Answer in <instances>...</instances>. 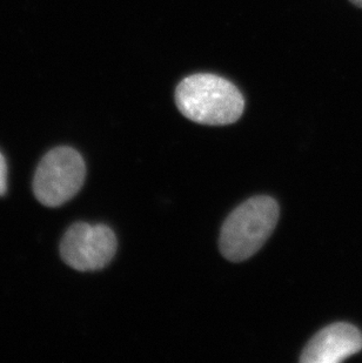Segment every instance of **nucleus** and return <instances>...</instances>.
Here are the masks:
<instances>
[{
	"mask_svg": "<svg viewBox=\"0 0 362 363\" xmlns=\"http://www.w3.org/2000/svg\"><path fill=\"white\" fill-rule=\"evenodd\" d=\"M279 220V205L270 196L251 198L236 207L222 225L219 246L227 260H247L265 245Z\"/></svg>",
	"mask_w": 362,
	"mask_h": 363,
	"instance_id": "nucleus-2",
	"label": "nucleus"
},
{
	"mask_svg": "<svg viewBox=\"0 0 362 363\" xmlns=\"http://www.w3.org/2000/svg\"><path fill=\"white\" fill-rule=\"evenodd\" d=\"M353 5H356V6L360 7L362 9V0H349Z\"/></svg>",
	"mask_w": 362,
	"mask_h": 363,
	"instance_id": "nucleus-7",
	"label": "nucleus"
},
{
	"mask_svg": "<svg viewBox=\"0 0 362 363\" xmlns=\"http://www.w3.org/2000/svg\"><path fill=\"white\" fill-rule=\"evenodd\" d=\"M116 252V234L106 225L75 223L60 242L62 260L79 272L103 269L111 262Z\"/></svg>",
	"mask_w": 362,
	"mask_h": 363,
	"instance_id": "nucleus-4",
	"label": "nucleus"
},
{
	"mask_svg": "<svg viewBox=\"0 0 362 363\" xmlns=\"http://www.w3.org/2000/svg\"><path fill=\"white\" fill-rule=\"evenodd\" d=\"M181 114L202 125L222 126L239 121L245 100L232 82L209 73L185 78L175 89Z\"/></svg>",
	"mask_w": 362,
	"mask_h": 363,
	"instance_id": "nucleus-1",
	"label": "nucleus"
},
{
	"mask_svg": "<svg viewBox=\"0 0 362 363\" xmlns=\"http://www.w3.org/2000/svg\"><path fill=\"white\" fill-rule=\"evenodd\" d=\"M7 191V164L5 157L0 152V196H5Z\"/></svg>",
	"mask_w": 362,
	"mask_h": 363,
	"instance_id": "nucleus-6",
	"label": "nucleus"
},
{
	"mask_svg": "<svg viewBox=\"0 0 362 363\" xmlns=\"http://www.w3.org/2000/svg\"><path fill=\"white\" fill-rule=\"evenodd\" d=\"M85 177V162L78 152L66 146L53 148L38 164L33 192L43 205L59 207L78 194Z\"/></svg>",
	"mask_w": 362,
	"mask_h": 363,
	"instance_id": "nucleus-3",
	"label": "nucleus"
},
{
	"mask_svg": "<svg viewBox=\"0 0 362 363\" xmlns=\"http://www.w3.org/2000/svg\"><path fill=\"white\" fill-rule=\"evenodd\" d=\"M362 348V334L353 325L333 323L308 342L301 354L302 363H338L356 355Z\"/></svg>",
	"mask_w": 362,
	"mask_h": 363,
	"instance_id": "nucleus-5",
	"label": "nucleus"
}]
</instances>
